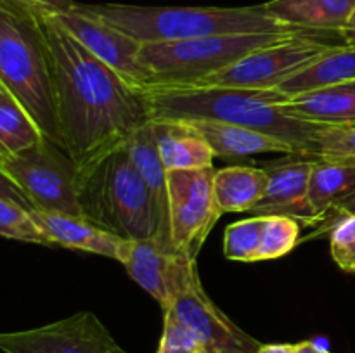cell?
Masks as SVG:
<instances>
[{
	"instance_id": "cell-1",
	"label": "cell",
	"mask_w": 355,
	"mask_h": 353,
	"mask_svg": "<svg viewBox=\"0 0 355 353\" xmlns=\"http://www.w3.org/2000/svg\"><path fill=\"white\" fill-rule=\"evenodd\" d=\"M64 151L83 170L127 144L151 120L142 90L128 85L40 7Z\"/></svg>"
},
{
	"instance_id": "cell-2",
	"label": "cell",
	"mask_w": 355,
	"mask_h": 353,
	"mask_svg": "<svg viewBox=\"0 0 355 353\" xmlns=\"http://www.w3.org/2000/svg\"><path fill=\"white\" fill-rule=\"evenodd\" d=\"M151 120H210L241 125L272 135L295 147L298 156L314 158L315 135L326 125L288 116L286 93L232 87H148L142 90ZM315 159V158H314Z\"/></svg>"
},
{
	"instance_id": "cell-3",
	"label": "cell",
	"mask_w": 355,
	"mask_h": 353,
	"mask_svg": "<svg viewBox=\"0 0 355 353\" xmlns=\"http://www.w3.org/2000/svg\"><path fill=\"white\" fill-rule=\"evenodd\" d=\"M0 85L30 113L45 138L64 149L51 54L40 7L33 3L0 0Z\"/></svg>"
},
{
	"instance_id": "cell-4",
	"label": "cell",
	"mask_w": 355,
	"mask_h": 353,
	"mask_svg": "<svg viewBox=\"0 0 355 353\" xmlns=\"http://www.w3.org/2000/svg\"><path fill=\"white\" fill-rule=\"evenodd\" d=\"M141 44L177 42L214 35L300 33L267 14L266 7H159L132 3H76ZM312 33V31H309ZM336 37V35H333Z\"/></svg>"
},
{
	"instance_id": "cell-5",
	"label": "cell",
	"mask_w": 355,
	"mask_h": 353,
	"mask_svg": "<svg viewBox=\"0 0 355 353\" xmlns=\"http://www.w3.org/2000/svg\"><path fill=\"white\" fill-rule=\"evenodd\" d=\"M76 196L82 217L121 239H153L155 221L148 187L128 144L78 170Z\"/></svg>"
},
{
	"instance_id": "cell-6",
	"label": "cell",
	"mask_w": 355,
	"mask_h": 353,
	"mask_svg": "<svg viewBox=\"0 0 355 353\" xmlns=\"http://www.w3.org/2000/svg\"><path fill=\"white\" fill-rule=\"evenodd\" d=\"M293 35L298 33L214 35L189 40L142 44L139 64L148 76V87L196 85L214 73L232 66L250 52Z\"/></svg>"
},
{
	"instance_id": "cell-7",
	"label": "cell",
	"mask_w": 355,
	"mask_h": 353,
	"mask_svg": "<svg viewBox=\"0 0 355 353\" xmlns=\"http://www.w3.org/2000/svg\"><path fill=\"white\" fill-rule=\"evenodd\" d=\"M0 175L9 179L35 210L82 217L76 196L78 168L49 138L17 154H0Z\"/></svg>"
},
{
	"instance_id": "cell-8",
	"label": "cell",
	"mask_w": 355,
	"mask_h": 353,
	"mask_svg": "<svg viewBox=\"0 0 355 353\" xmlns=\"http://www.w3.org/2000/svg\"><path fill=\"white\" fill-rule=\"evenodd\" d=\"M321 37L331 35L298 33L276 44L257 48L232 66L214 73L196 85L274 90L333 47H338L335 42L322 40Z\"/></svg>"
},
{
	"instance_id": "cell-9",
	"label": "cell",
	"mask_w": 355,
	"mask_h": 353,
	"mask_svg": "<svg viewBox=\"0 0 355 353\" xmlns=\"http://www.w3.org/2000/svg\"><path fill=\"white\" fill-rule=\"evenodd\" d=\"M214 166L196 170H168L170 228L179 255L196 260L211 228L224 211L215 197Z\"/></svg>"
},
{
	"instance_id": "cell-10",
	"label": "cell",
	"mask_w": 355,
	"mask_h": 353,
	"mask_svg": "<svg viewBox=\"0 0 355 353\" xmlns=\"http://www.w3.org/2000/svg\"><path fill=\"white\" fill-rule=\"evenodd\" d=\"M116 345L92 311L51 322L35 329L0 334L3 353H110Z\"/></svg>"
},
{
	"instance_id": "cell-11",
	"label": "cell",
	"mask_w": 355,
	"mask_h": 353,
	"mask_svg": "<svg viewBox=\"0 0 355 353\" xmlns=\"http://www.w3.org/2000/svg\"><path fill=\"white\" fill-rule=\"evenodd\" d=\"M166 311L187 325L207 353H257L262 343L236 325L203 289L198 269Z\"/></svg>"
},
{
	"instance_id": "cell-12",
	"label": "cell",
	"mask_w": 355,
	"mask_h": 353,
	"mask_svg": "<svg viewBox=\"0 0 355 353\" xmlns=\"http://www.w3.org/2000/svg\"><path fill=\"white\" fill-rule=\"evenodd\" d=\"M118 262L149 296L158 301L163 311L168 310L198 269L196 260L170 251L155 239H125Z\"/></svg>"
},
{
	"instance_id": "cell-13",
	"label": "cell",
	"mask_w": 355,
	"mask_h": 353,
	"mask_svg": "<svg viewBox=\"0 0 355 353\" xmlns=\"http://www.w3.org/2000/svg\"><path fill=\"white\" fill-rule=\"evenodd\" d=\"M52 14L83 47L106 62L128 85L137 90L148 89V76L139 64L141 42L75 6L69 10Z\"/></svg>"
},
{
	"instance_id": "cell-14",
	"label": "cell",
	"mask_w": 355,
	"mask_h": 353,
	"mask_svg": "<svg viewBox=\"0 0 355 353\" xmlns=\"http://www.w3.org/2000/svg\"><path fill=\"white\" fill-rule=\"evenodd\" d=\"M314 165V158L297 154L267 163L263 166L269 173L267 192L250 215H283L309 227H318V218L309 197Z\"/></svg>"
},
{
	"instance_id": "cell-15",
	"label": "cell",
	"mask_w": 355,
	"mask_h": 353,
	"mask_svg": "<svg viewBox=\"0 0 355 353\" xmlns=\"http://www.w3.org/2000/svg\"><path fill=\"white\" fill-rule=\"evenodd\" d=\"M309 197L321 234L355 215V159H315Z\"/></svg>"
},
{
	"instance_id": "cell-16",
	"label": "cell",
	"mask_w": 355,
	"mask_h": 353,
	"mask_svg": "<svg viewBox=\"0 0 355 353\" xmlns=\"http://www.w3.org/2000/svg\"><path fill=\"white\" fill-rule=\"evenodd\" d=\"M130 149L132 159L142 175L146 187H148L149 199L153 208V221H155V241L163 248L175 251L172 242V228H170V197L166 172L158 151L153 121L139 128L134 137L127 142ZM177 253V251H175Z\"/></svg>"
},
{
	"instance_id": "cell-17",
	"label": "cell",
	"mask_w": 355,
	"mask_h": 353,
	"mask_svg": "<svg viewBox=\"0 0 355 353\" xmlns=\"http://www.w3.org/2000/svg\"><path fill=\"white\" fill-rule=\"evenodd\" d=\"M33 218L40 225L54 246L76 249V251L94 253L111 260H120L125 239L97 227L83 217L59 211H45L31 208Z\"/></svg>"
},
{
	"instance_id": "cell-18",
	"label": "cell",
	"mask_w": 355,
	"mask_h": 353,
	"mask_svg": "<svg viewBox=\"0 0 355 353\" xmlns=\"http://www.w3.org/2000/svg\"><path fill=\"white\" fill-rule=\"evenodd\" d=\"M263 7L284 26L340 37L352 16L355 0H270Z\"/></svg>"
},
{
	"instance_id": "cell-19",
	"label": "cell",
	"mask_w": 355,
	"mask_h": 353,
	"mask_svg": "<svg viewBox=\"0 0 355 353\" xmlns=\"http://www.w3.org/2000/svg\"><path fill=\"white\" fill-rule=\"evenodd\" d=\"M158 151L166 170H196L214 166V149L187 120H153Z\"/></svg>"
},
{
	"instance_id": "cell-20",
	"label": "cell",
	"mask_w": 355,
	"mask_h": 353,
	"mask_svg": "<svg viewBox=\"0 0 355 353\" xmlns=\"http://www.w3.org/2000/svg\"><path fill=\"white\" fill-rule=\"evenodd\" d=\"M283 111L288 116L326 127L355 125V80L290 97Z\"/></svg>"
},
{
	"instance_id": "cell-21",
	"label": "cell",
	"mask_w": 355,
	"mask_h": 353,
	"mask_svg": "<svg viewBox=\"0 0 355 353\" xmlns=\"http://www.w3.org/2000/svg\"><path fill=\"white\" fill-rule=\"evenodd\" d=\"M187 121H191L203 134V137L214 149L215 158L217 156H220V158H245V156L260 154V152L297 154L295 147H291L288 142L272 137V135L262 134L259 130H253V128L210 120Z\"/></svg>"
},
{
	"instance_id": "cell-22",
	"label": "cell",
	"mask_w": 355,
	"mask_h": 353,
	"mask_svg": "<svg viewBox=\"0 0 355 353\" xmlns=\"http://www.w3.org/2000/svg\"><path fill=\"white\" fill-rule=\"evenodd\" d=\"M352 80H355V47L338 45L315 59L307 68L290 76L277 90L288 97H295Z\"/></svg>"
},
{
	"instance_id": "cell-23",
	"label": "cell",
	"mask_w": 355,
	"mask_h": 353,
	"mask_svg": "<svg viewBox=\"0 0 355 353\" xmlns=\"http://www.w3.org/2000/svg\"><path fill=\"white\" fill-rule=\"evenodd\" d=\"M269 173L257 166H227L217 170L214 189L217 203L224 213L252 211L267 192Z\"/></svg>"
},
{
	"instance_id": "cell-24",
	"label": "cell",
	"mask_w": 355,
	"mask_h": 353,
	"mask_svg": "<svg viewBox=\"0 0 355 353\" xmlns=\"http://www.w3.org/2000/svg\"><path fill=\"white\" fill-rule=\"evenodd\" d=\"M0 234L2 237L14 241L31 242L47 248L54 246L33 218L31 204L6 176H2L0 185Z\"/></svg>"
},
{
	"instance_id": "cell-25",
	"label": "cell",
	"mask_w": 355,
	"mask_h": 353,
	"mask_svg": "<svg viewBox=\"0 0 355 353\" xmlns=\"http://www.w3.org/2000/svg\"><path fill=\"white\" fill-rule=\"evenodd\" d=\"M44 134L16 97L0 85V154H17L33 147Z\"/></svg>"
},
{
	"instance_id": "cell-26",
	"label": "cell",
	"mask_w": 355,
	"mask_h": 353,
	"mask_svg": "<svg viewBox=\"0 0 355 353\" xmlns=\"http://www.w3.org/2000/svg\"><path fill=\"white\" fill-rule=\"evenodd\" d=\"M266 215H252L227 225L224 232V255L232 262H259Z\"/></svg>"
},
{
	"instance_id": "cell-27",
	"label": "cell",
	"mask_w": 355,
	"mask_h": 353,
	"mask_svg": "<svg viewBox=\"0 0 355 353\" xmlns=\"http://www.w3.org/2000/svg\"><path fill=\"white\" fill-rule=\"evenodd\" d=\"M300 221L283 215H266L259 262L277 260L293 251L300 241Z\"/></svg>"
},
{
	"instance_id": "cell-28",
	"label": "cell",
	"mask_w": 355,
	"mask_h": 353,
	"mask_svg": "<svg viewBox=\"0 0 355 353\" xmlns=\"http://www.w3.org/2000/svg\"><path fill=\"white\" fill-rule=\"evenodd\" d=\"M315 159H355V125L324 127L314 142Z\"/></svg>"
},
{
	"instance_id": "cell-29",
	"label": "cell",
	"mask_w": 355,
	"mask_h": 353,
	"mask_svg": "<svg viewBox=\"0 0 355 353\" xmlns=\"http://www.w3.org/2000/svg\"><path fill=\"white\" fill-rule=\"evenodd\" d=\"M156 353H207V350L172 311H163V332Z\"/></svg>"
},
{
	"instance_id": "cell-30",
	"label": "cell",
	"mask_w": 355,
	"mask_h": 353,
	"mask_svg": "<svg viewBox=\"0 0 355 353\" xmlns=\"http://www.w3.org/2000/svg\"><path fill=\"white\" fill-rule=\"evenodd\" d=\"M329 251L343 272L355 273V215L333 225L329 230Z\"/></svg>"
},
{
	"instance_id": "cell-31",
	"label": "cell",
	"mask_w": 355,
	"mask_h": 353,
	"mask_svg": "<svg viewBox=\"0 0 355 353\" xmlns=\"http://www.w3.org/2000/svg\"><path fill=\"white\" fill-rule=\"evenodd\" d=\"M23 2L33 3V6L42 7L45 10H52V12H62V10H69L75 2L73 0H23Z\"/></svg>"
},
{
	"instance_id": "cell-32",
	"label": "cell",
	"mask_w": 355,
	"mask_h": 353,
	"mask_svg": "<svg viewBox=\"0 0 355 353\" xmlns=\"http://www.w3.org/2000/svg\"><path fill=\"white\" fill-rule=\"evenodd\" d=\"M257 353H297V343H269V345H260Z\"/></svg>"
},
{
	"instance_id": "cell-33",
	"label": "cell",
	"mask_w": 355,
	"mask_h": 353,
	"mask_svg": "<svg viewBox=\"0 0 355 353\" xmlns=\"http://www.w3.org/2000/svg\"><path fill=\"white\" fill-rule=\"evenodd\" d=\"M340 37H342L343 45H347V47H355V9L352 16H350L349 23H347L345 28L340 31Z\"/></svg>"
},
{
	"instance_id": "cell-34",
	"label": "cell",
	"mask_w": 355,
	"mask_h": 353,
	"mask_svg": "<svg viewBox=\"0 0 355 353\" xmlns=\"http://www.w3.org/2000/svg\"><path fill=\"white\" fill-rule=\"evenodd\" d=\"M297 353H331L328 350L321 348L314 341H300L297 343Z\"/></svg>"
},
{
	"instance_id": "cell-35",
	"label": "cell",
	"mask_w": 355,
	"mask_h": 353,
	"mask_svg": "<svg viewBox=\"0 0 355 353\" xmlns=\"http://www.w3.org/2000/svg\"><path fill=\"white\" fill-rule=\"evenodd\" d=\"M110 353H128V352H125L123 348H121V346H118V345H114L113 346V350H111Z\"/></svg>"
}]
</instances>
